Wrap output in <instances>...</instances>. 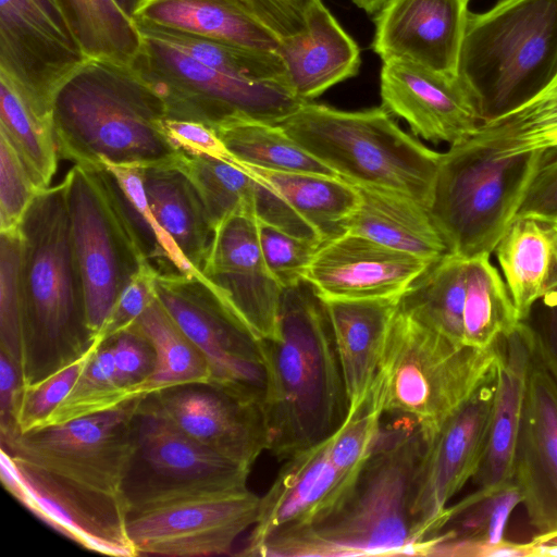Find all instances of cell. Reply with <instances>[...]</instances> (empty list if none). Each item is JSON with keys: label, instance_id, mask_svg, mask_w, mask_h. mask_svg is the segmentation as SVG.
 <instances>
[{"label": "cell", "instance_id": "cell-37", "mask_svg": "<svg viewBox=\"0 0 557 557\" xmlns=\"http://www.w3.org/2000/svg\"><path fill=\"white\" fill-rule=\"evenodd\" d=\"M58 2L88 59L132 66L141 46V34L113 0Z\"/></svg>", "mask_w": 557, "mask_h": 557}, {"label": "cell", "instance_id": "cell-59", "mask_svg": "<svg viewBox=\"0 0 557 557\" xmlns=\"http://www.w3.org/2000/svg\"><path fill=\"white\" fill-rule=\"evenodd\" d=\"M470 1V0H469Z\"/></svg>", "mask_w": 557, "mask_h": 557}, {"label": "cell", "instance_id": "cell-16", "mask_svg": "<svg viewBox=\"0 0 557 557\" xmlns=\"http://www.w3.org/2000/svg\"><path fill=\"white\" fill-rule=\"evenodd\" d=\"M259 505L248 488L201 494L131 512L126 531L135 556L230 555L256 523Z\"/></svg>", "mask_w": 557, "mask_h": 557}, {"label": "cell", "instance_id": "cell-56", "mask_svg": "<svg viewBox=\"0 0 557 557\" xmlns=\"http://www.w3.org/2000/svg\"><path fill=\"white\" fill-rule=\"evenodd\" d=\"M358 8L368 14H375L386 0H351Z\"/></svg>", "mask_w": 557, "mask_h": 557}, {"label": "cell", "instance_id": "cell-51", "mask_svg": "<svg viewBox=\"0 0 557 557\" xmlns=\"http://www.w3.org/2000/svg\"><path fill=\"white\" fill-rule=\"evenodd\" d=\"M522 213L557 218V146L542 150L537 170L518 211Z\"/></svg>", "mask_w": 557, "mask_h": 557}, {"label": "cell", "instance_id": "cell-21", "mask_svg": "<svg viewBox=\"0 0 557 557\" xmlns=\"http://www.w3.org/2000/svg\"><path fill=\"white\" fill-rule=\"evenodd\" d=\"M357 478L344 474L334 465L330 437L292 456L260 497L256 523L235 555L253 556L270 536L321 520L343 500Z\"/></svg>", "mask_w": 557, "mask_h": 557}, {"label": "cell", "instance_id": "cell-9", "mask_svg": "<svg viewBox=\"0 0 557 557\" xmlns=\"http://www.w3.org/2000/svg\"><path fill=\"white\" fill-rule=\"evenodd\" d=\"M138 27L141 46L131 67L162 99L166 117L211 128L236 119L278 124L305 103L284 84L230 74L191 57L164 32Z\"/></svg>", "mask_w": 557, "mask_h": 557}, {"label": "cell", "instance_id": "cell-10", "mask_svg": "<svg viewBox=\"0 0 557 557\" xmlns=\"http://www.w3.org/2000/svg\"><path fill=\"white\" fill-rule=\"evenodd\" d=\"M64 182L87 324L97 339L120 294L148 261L106 166L74 164Z\"/></svg>", "mask_w": 557, "mask_h": 557}, {"label": "cell", "instance_id": "cell-3", "mask_svg": "<svg viewBox=\"0 0 557 557\" xmlns=\"http://www.w3.org/2000/svg\"><path fill=\"white\" fill-rule=\"evenodd\" d=\"M18 231L22 239L21 370L37 383L89 351L85 289L72 240L64 180L40 190Z\"/></svg>", "mask_w": 557, "mask_h": 557}, {"label": "cell", "instance_id": "cell-14", "mask_svg": "<svg viewBox=\"0 0 557 557\" xmlns=\"http://www.w3.org/2000/svg\"><path fill=\"white\" fill-rule=\"evenodd\" d=\"M143 396L120 406L0 443L14 458L95 490L121 495Z\"/></svg>", "mask_w": 557, "mask_h": 557}, {"label": "cell", "instance_id": "cell-24", "mask_svg": "<svg viewBox=\"0 0 557 557\" xmlns=\"http://www.w3.org/2000/svg\"><path fill=\"white\" fill-rule=\"evenodd\" d=\"M469 0H386L374 14L372 50L457 75Z\"/></svg>", "mask_w": 557, "mask_h": 557}, {"label": "cell", "instance_id": "cell-7", "mask_svg": "<svg viewBox=\"0 0 557 557\" xmlns=\"http://www.w3.org/2000/svg\"><path fill=\"white\" fill-rule=\"evenodd\" d=\"M497 343L476 348L397 309L374 381L383 414L413 420L431 440L444 422L495 379Z\"/></svg>", "mask_w": 557, "mask_h": 557}, {"label": "cell", "instance_id": "cell-40", "mask_svg": "<svg viewBox=\"0 0 557 557\" xmlns=\"http://www.w3.org/2000/svg\"><path fill=\"white\" fill-rule=\"evenodd\" d=\"M176 165L198 190L214 228L233 214L255 218L258 180L246 170L212 157L184 152Z\"/></svg>", "mask_w": 557, "mask_h": 557}, {"label": "cell", "instance_id": "cell-5", "mask_svg": "<svg viewBox=\"0 0 557 557\" xmlns=\"http://www.w3.org/2000/svg\"><path fill=\"white\" fill-rule=\"evenodd\" d=\"M277 125L348 183L405 195L429 210L442 153L405 133L382 106L342 111L308 101Z\"/></svg>", "mask_w": 557, "mask_h": 557}, {"label": "cell", "instance_id": "cell-36", "mask_svg": "<svg viewBox=\"0 0 557 557\" xmlns=\"http://www.w3.org/2000/svg\"><path fill=\"white\" fill-rule=\"evenodd\" d=\"M214 132L242 163L277 172H305L338 176L294 141L277 124L236 119Z\"/></svg>", "mask_w": 557, "mask_h": 557}, {"label": "cell", "instance_id": "cell-39", "mask_svg": "<svg viewBox=\"0 0 557 557\" xmlns=\"http://www.w3.org/2000/svg\"><path fill=\"white\" fill-rule=\"evenodd\" d=\"M521 502V492L515 480L494 488L478 487L454 506L447 507L443 527L424 550L436 541L472 544L504 541L509 517Z\"/></svg>", "mask_w": 557, "mask_h": 557}, {"label": "cell", "instance_id": "cell-33", "mask_svg": "<svg viewBox=\"0 0 557 557\" xmlns=\"http://www.w3.org/2000/svg\"><path fill=\"white\" fill-rule=\"evenodd\" d=\"M133 325L149 341L156 356L154 369L140 386V396L180 385L210 383V368L205 356L157 296Z\"/></svg>", "mask_w": 557, "mask_h": 557}, {"label": "cell", "instance_id": "cell-4", "mask_svg": "<svg viewBox=\"0 0 557 557\" xmlns=\"http://www.w3.org/2000/svg\"><path fill=\"white\" fill-rule=\"evenodd\" d=\"M165 117L162 99L131 66L92 59L59 89L51 110L59 156L90 168L176 161Z\"/></svg>", "mask_w": 557, "mask_h": 557}, {"label": "cell", "instance_id": "cell-38", "mask_svg": "<svg viewBox=\"0 0 557 557\" xmlns=\"http://www.w3.org/2000/svg\"><path fill=\"white\" fill-rule=\"evenodd\" d=\"M0 132L15 148L38 189L50 187L60 158L52 122L40 117L2 75Z\"/></svg>", "mask_w": 557, "mask_h": 557}, {"label": "cell", "instance_id": "cell-22", "mask_svg": "<svg viewBox=\"0 0 557 557\" xmlns=\"http://www.w3.org/2000/svg\"><path fill=\"white\" fill-rule=\"evenodd\" d=\"M536 535L557 531V383L533 354L513 463Z\"/></svg>", "mask_w": 557, "mask_h": 557}, {"label": "cell", "instance_id": "cell-18", "mask_svg": "<svg viewBox=\"0 0 557 557\" xmlns=\"http://www.w3.org/2000/svg\"><path fill=\"white\" fill-rule=\"evenodd\" d=\"M201 275L257 339L277 337L283 287L264 262L255 218L233 214L215 227Z\"/></svg>", "mask_w": 557, "mask_h": 557}, {"label": "cell", "instance_id": "cell-25", "mask_svg": "<svg viewBox=\"0 0 557 557\" xmlns=\"http://www.w3.org/2000/svg\"><path fill=\"white\" fill-rule=\"evenodd\" d=\"M497 347L499 358L487 440L472 478L480 488L498 487L513 480L515 453L534 354V329L521 321L497 341Z\"/></svg>", "mask_w": 557, "mask_h": 557}, {"label": "cell", "instance_id": "cell-15", "mask_svg": "<svg viewBox=\"0 0 557 557\" xmlns=\"http://www.w3.org/2000/svg\"><path fill=\"white\" fill-rule=\"evenodd\" d=\"M4 488L36 517L82 547L136 557L121 495L99 491L40 469L0 449Z\"/></svg>", "mask_w": 557, "mask_h": 557}, {"label": "cell", "instance_id": "cell-42", "mask_svg": "<svg viewBox=\"0 0 557 557\" xmlns=\"http://www.w3.org/2000/svg\"><path fill=\"white\" fill-rule=\"evenodd\" d=\"M103 166L117 182L123 205L138 237L143 253L157 273L201 276L153 215L143 184V166L113 164Z\"/></svg>", "mask_w": 557, "mask_h": 557}, {"label": "cell", "instance_id": "cell-20", "mask_svg": "<svg viewBox=\"0 0 557 557\" xmlns=\"http://www.w3.org/2000/svg\"><path fill=\"white\" fill-rule=\"evenodd\" d=\"M174 428L212 451L251 468L267 449L262 407L210 383L180 385L146 395Z\"/></svg>", "mask_w": 557, "mask_h": 557}, {"label": "cell", "instance_id": "cell-26", "mask_svg": "<svg viewBox=\"0 0 557 557\" xmlns=\"http://www.w3.org/2000/svg\"><path fill=\"white\" fill-rule=\"evenodd\" d=\"M306 29L280 40L281 57L290 88L308 102L334 85L356 76L361 65L360 49L322 3L314 0L305 11Z\"/></svg>", "mask_w": 557, "mask_h": 557}, {"label": "cell", "instance_id": "cell-23", "mask_svg": "<svg viewBox=\"0 0 557 557\" xmlns=\"http://www.w3.org/2000/svg\"><path fill=\"white\" fill-rule=\"evenodd\" d=\"M433 262L346 232L320 245L305 280L322 299L393 298Z\"/></svg>", "mask_w": 557, "mask_h": 557}, {"label": "cell", "instance_id": "cell-11", "mask_svg": "<svg viewBox=\"0 0 557 557\" xmlns=\"http://www.w3.org/2000/svg\"><path fill=\"white\" fill-rule=\"evenodd\" d=\"M250 469L190 440L143 396L121 494L128 515L185 497L248 488Z\"/></svg>", "mask_w": 557, "mask_h": 557}, {"label": "cell", "instance_id": "cell-58", "mask_svg": "<svg viewBox=\"0 0 557 557\" xmlns=\"http://www.w3.org/2000/svg\"><path fill=\"white\" fill-rule=\"evenodd\" d=\"M298 10L305 12L314 0H285Z\"/></svg>", "mask_w": 557, "mask_h": 557}, {"label": "cell", "instance_id": "cell-29", "mask_svg": "<svg viewBox=\"0 0 557 557\" xmlns=\"http://www.w3.org/2000/svg\"><path fill=\"white\" fill-rule=\"evenodd\" d=\"M496 253L518 319L557 290V218L517 214L498 242Z\"/></svg>", "mask_w": 557, "mask_h": 557}, {"label": "cell", "instance_id": "cell-47", "mask_svg": "<svg viewBox=\"0 0 557 557\" xmlns=\"http://www.w3.org/2000/svg\"><path fill=\"white\" fill-rule=\"evenodd\" d=\"M257 225L264 262L280 285L289 287L305 280L321 243L294 236L261 221Z\"/></svg>", "mask_w": 557, "mask_h": 557}, {"label": "cell", "instance_id": "cell-44", "mask_svg": "<svg viewBox=\"0 0 557 557\" xmlns=\"http://www.w3.org/2000/svg\"><path fill=\"white\" fill-rule=\"evenodd\" d=\"M383 414L382 396L375 381L363 400L330 436V456L344 474L357 478L377 440Z\"/></svg>", "mask_w": 557, "mask_h": 557}, {"label": "cell", "instance_id": "cell-53", "mask_svg": "<svg viewBox=\"0 0 557 557\" xmlns=\"http://www.w3.org/2000/svg\"><path fill=\"white\" fill-rule=\"evenodd\" d=\"M531 542L516 543L504 540L497 544H472L457 541H436L426 547L423 556L522 557L531 556Z\"/></svg>", "mask_w": 557, "mask_h": 557}, {"label": "cell", "instance_id": "cell-43", "mask_svg": "<svg viewBox=\"0 0 557 557\" xmlns=\"http://www.w3.org/2000/svg\"><path fill=\"white\" fill-rule=\"evenodd\" d=\"M136 398L121 370L107 339L94 349L76 383L57 407L46 426L113 409Z\"/></svg>", "mask_w": 557, "mask_h": 557}, {"label": "cell", "instance_id": "cell-30", "mask_svg": "<svg viewBox=\"0 0 557 557\" xmlns=\"http://www.w3.org/2000/svg\"><path fill=\"white\" fill-rule=\"evenodd\" d=\"M356 187L359 202L347 221L346 232L430 261L448 253L428 208L395 191Z\"/></svg>", "mask_w": 557, "mask_h": 557}, {"label": "cell", "instance_id": "cell-34", "mask_svg": "<svg viewBox=\"0 0 557 557\" xmlns=\"http://www.w3.org/2000/svg\"><path fill=\"white\" fill-rule=\"evenodd\" d=\"M466 262L449 252L434 261L404 292L398 309L447 337L462 342Z\"/></svg>", "mask_w": 557, "mask_h": 557}, {"label": "cell", "instance_id": "cell-2", "mask_svg": "<svg viewBox=\"0 0 557 557\" xmlns=\"http://www.w3.org/2000/svg\"><path fill=\"white\" fill-rule=\"evenodd\" d=\"M400 418L380 430L352 487L327 516L270 536L255 556H416L411 505L426 442L413 420Z\"/></svg>", "mask_w": 557, "mask_h": 557}, {"label": "cell", "instance_id": "cell-57", "mask_svg": "<svg viewBox=\"0 0 557 557\" xmlns=\"http://www.w3.org/2000/svg\"><path fill=\"white\" fill-rule=\"evenodd\" d=\"M113 1L122 10V12H124L129 18H132L134 21L135 12H136L141 0H113Z\"/></svg>", "mask_w": 557, "mask_h": 557}, {"label": "cell", "instance_id": "cell-55", "mask_svg": "<svg viewBox=\"0 0 557 557\" xmlns=\"http://www.w3.org/2000/svg\"><path fill=\"white\" fill-rule=\"evenodd\" d=\"M530 542L532 545V557L557 556V531L549 534L535 535Z\"/></svg>", "mask_w": 557, "mask_h": 557}, {"label": "cell", "instance_id": "cell-31", "mask_svg": "<svg viewBox=\"0 0 557 557\" xmlns=\"http://www.w3.org/2000/svg\"><path fill=\"white\" fill-rule=\"evenodd\" d=\"M141 174L153 215L201 275L215 228L198 190L176 161L143 166Z\"/></svg>", "mask_w": 557, "mask_h": 557}, {"label": "cell", "instance_id": "cell-41", "mask_svg": "<svg viewBox=\"0 0 557 557\" xmlns=\"http://www.w3.org/2000/svg\"><path fill=\"white\" fill-rule=\"evenodd\" d=\"M478 132L512 156L557 146V74L519 107L482 123Z\"/></svg>", "mask_w": 557, "mask_h": 557}, {"label": "cell", "instance_id": "cell-12", "mask_svg": "<svg viewBox=\"0 0 557 557\" xmlns=\"http://www.w3.org/2000/svg\"><path fill=\"white\" fill-rule=\"evenodd\" d=\"M154 292L205 356L210 384L262 407L267 376L260 341L211 285L199 275L157 273Z\"/></svg>", "mask_w": 557, "mask_h": 557}, {"label": "cell", "instance_id": "cell-49", "mask_svg": "<svg viewBox=\"0 0 557 557\" xmlns=\"http://www.w3.org/2000/svg\"><path fill=\"white\" fill-rule=\"evenodd\" d=\"M157 271L146 263L120 294L97 339L104 341L129 329L156 297Z\"/></svg>", "mask_w": 557, "mask_h": 557}, {"label": "cell", "instance_id": "cell-46", "mask_svg": "<svg viewBox=\"0 0 557 557\" xmlns=\"http://www.w3.org/2000/svg\"><path fill=\"white\" fill-rule=\"evenodd\" d=\"M99 342L100 339L81 358L46 379L34 384L24 385L16 413L20 434L46 425L53 411L76 383Z\"/></svg>", "mask_w": 557, "mask_h": 557}, {"label": "cell", "instance_id": "cell-27", "mask_svg": "<svg viewBox=\"0 0 557 557\" xmlns=\"http://www.w3.org/2000/svg\"><path fill=\"white\" fill-rule=\"evenodd\" d=\"M399 298L322 299L334 336L349 410L363 400L372 386Z\"/></svg>", "mask_w": 557, "mask_h": 557}, {"label": "cell", "instance_id": "cell-32", "mask_svg": "<svg viewBox=\"0 0 557 557\" xmlns=\"http://www.w3.org/2000/svg\"><path fill=\"white\" fill-rule=\"evenodd\" d=\"M243 169L269 185L317 232L322 243L346 233L347 221L359 202L355 185L341 178L305 172Z\"/></svg>", "mask_w": 557, "mask_h": 557}, {"label": "cell", "instance_id": "cell-48", "mask_svg": "<svg viewBox=\"0 0 557 557\" xmlns=\"http://www.w3.org/2000/svg\"><path fill=\"white\" fill-rule=\"evenodd\" d=\"M39 191L15 148L0 132V233L18 228Z\"/></svg>", "mask_w": 557, "mask_h": 557}, {"label": "cell", "instance_id": "cell-6", "mask_svg": "<svg viewBox=\"0 0 557 557\" xmlns=\"http://www.w3.org/2000/svg\"><path fill=\"white\" fill-rule=\"evenodd\" d=\"M557 74V0H500L469 12L457 75L484 122L524 103Z\"/></svg>", "mask_w": 557, "mask_h": 557}, {"label": "cell", "instance_id": "cell-19", "mask_svg": "<svg viewBox=\"0 0 557 557\" xmlns=\"http://www.w3.org/2000/svg\"><path fill=\"white\" fill-rule=\"evenodd\" d=\"M382 107L404 119L411 132L450 146L471 137L484 122L480 108L458 77L399 59L383 61Z\"/></svg>", "mask_w": 557, "mask_h": 557}, {"label": "cell", "instance_id": "cell-17", "mask_svg": "<svg viewBox=\"0 0 557 557\" xmlns=\"http://www.w3.org/2000/svg\"><path fill=\"white\" fill-rule=\"evenodd\" d=\"M494 380L483 385L426 442L411 505L416 556L422 555L443 527L448 502L478 471L490 428Z\"/></svg>", "mask_w": 557, "mask_h": 557}, {"label": "cell", "instance_id": "cell-50", "mask_svg": "<svg viewBox=\"0 0 557 557\" xmlns=\"http://www.w3.org/2000/svg\"><path fill=\"white\" fill-rule=\"evenodd\" d=\"M162 129L170 143L181 152L208 156L242 166L225 147L213 128L198 122L165 117Z\"/></svg>", "mask_w": 557, "mask_h": 557}, {"label": "cell", "instance_id": "cell-8", "mask_svg": "<svg viewBox=\"0 0 557 557\" xmlns=\"http://www.w3.org/2000/svg\"><path fill=\"white\" fill-rule=\"evenodd\" d=\"M542 150L502 156L478 131L442 153L429 206L449 253L491 256L518 214Z\"/></svg>", "mask_w": 557, "mask_h": 557}, {"label": "cell", "instance_id": "cell-28", "mask_svg": "<svg viewBox=\"0 0 557 557\" xmlns=\"http://www.w3.org/2000/svg\"><path fill=\"white\" fill-rule=\"evenodd\" d=\"M134 21L138 26L253 50L276 51L280 45L244 0H141Z\"/></svg>", "mask_w": 557, "mask_h": 557}, {"label": "cell", "instance_id": "cell-13", "mask_svg": "<svg viewBox=\"0 0 557 557\" xmlns=\"http://www.w3.org/2000/svg\"><path fill=\"white\" fill-rule=\"evenodd\" d=\"M87 60L58 0H0V75L40 117Z\"/></svg>", "mask_w": 557, "mask_h": 557}, {"label": "cell", "instance_id": "cell-1", "mask_svg": "<svg viewBox=\"0 0 557 557\" xmlns=\"http://www.w3.org/2000/svg\"><path fill=\"white\" fill-rule=\"evenodd\" d=\"M276 338L261 339L267 450L278 460L326 440L349 404L324 302L307 281L284 287Z\"/></svg>", "mask_w": 557, "mask_h": 557}, {"label": "cell", "instance_id": "cell-52", "mask_svg": "<svg viewBox=\"0 0 557 557\" xmlns=\"http://www.w3.org/2000/svg\"><path fill=\"white\" fill-rule=\"evenodd\" d=\"M24 387L20 364L0 350V443L18 433L16 413Z\"/></svg>", "mask_w": 557, "mask_h": 557}, {"label": "cell", "instance_id": "cell-45", "mask_svg": "<svg viewBox=\"0 0 557 557\" xmlns=\"http://www.w3.org/2000/svg\"><path fill=\"white\" fill-rule=\"evenodd\" d=\"M22 239L18 228L0 233V350L21 367Z\"/></svg>", "mask_w": 557, "mask_h": 557}, {"label": "cell", "instance_id": "cell-54", "mask_svg": "<svg viewBox=\"0 0 557 557\" xmlns=\"http://www.w3.org/2000/svg\"><path fill=\"white\" fill-rule=\"evenodd\" d=\"M544 299L547 310L541 327L534 329V351L557 383V290Z\"/></svg>", "mask_w": 557, "mask_h": 557}, {"label": "cell", "instance_id": "cell-35", "mask_svg": "<svg viewBox=\"0 0 557 557\" xmlns=\"http://www.w3.org/2000/svg\"><path fill=\"white\" fill-rule=\"evenodd\" d=\"M519 322L506 283L490 256L467 260L462 342L490 348Z\"/></svg>", "mask_w": 557, "mask_h": 557}]
</instances>
